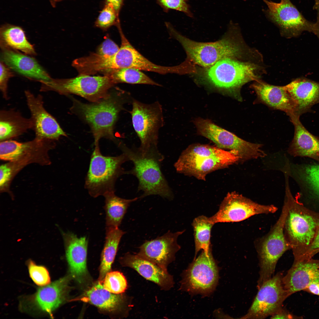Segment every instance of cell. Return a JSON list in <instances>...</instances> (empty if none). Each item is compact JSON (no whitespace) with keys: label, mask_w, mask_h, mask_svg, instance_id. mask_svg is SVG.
<instances>
[{"label":"cell","mask_w":319,"mask_h":319,"mask_svg":"<svg viewBox=\"0 0 319 319\" xmlns=\"http://www.w3.org/2000/svg\"><path fill=\"white\" fill-rule=\"evenodd\" d=\"M133 165L127 174L132 175L138 181V189L141 191V198L158 195L170 200L173 194L161 170L164 156L158 148L144 150L139 147L129 148L121 142L118 146Z\"/></svg>","instance_id":"6da1fadb"},{"label":"cell","mask_w":319,"mask_h":319,"mask_svg":"<svg viewBox=\"0 0 319 319\" xmlns=\"http://www.w3.org/2000/svg\"><path fill=\"white\" fill-rule=\"evenodd\" d=\"M133 98L127 92L117 89L107 97L92 104L82 103L74 100L72 109L82 117L90 126L95 139V145L99 144L100 139H109L117 145L114 129L120 112L125 104H131Z\"/></svg>","instance_id":"7a4b0ae2"},{"label":"cell","mask_w":319,"mask_h":319,"mask_svg":"<svg viewBox=\"0 0 319 319\" xmlns=\"http://www.w3.org/2000/svg\"><path fill=\"white\" fill-rule=\"evenodd\" d=\"M286 179L284 200L288 209L284 233L295 257L306 249L313 241L319 229V213L309 209L293 197L287 178Z\"/></svg>","instance_id":"3957f363"},{"label":"cell","mask_w":319,"mask_h":319,"mask_svg":"<svg viewBox=\"0 0 319 319\" xmlns=\"http://www.w3.org/2000/svg\"><path fill=\"white\" fill-rule=\"evenodd\" d=\"M238 161V157L232 151L208 145L194 144L183 151L174 167L179 173L205 180L209 173Z\"/></svg>","instance_id":"277c9868"},{"label":"cell","mask_w":319,"mask_h":319,"mask_svg":"<svg viewBox=\"0 0 319 319\" xmlns=\"http://www.w3.org/2000/svg\"><path fill=\"white\" fill-rule=\"evenodd\" d=\"M239 57H227L207 68L205 76L213 85L232 94L239 100L242 87L249 82L258 80L257 64L250 61L241 60Z\"/></svg>","instance_id":"5b68a950"},{"label":"cell","mask_w":319,"mask_h":319,"mask_svg":"<svg viewBox=\"0 0 319 319\" xmlns=\"http://www.w3.org/2000/svg\"><path fill=\"white\" fill-rule=\"evenodd\" d=\"M128 161L123 153L115 157L103 155L99 145L95 146L85 182V187L90 195L96 198L115 193L117 180L121 175L127 174L122 165Z\"/></svg>","instance_id":"8992f818"},{"label":"cell","mask_w":319,"mask_h":319,"mask_svg":"<svg viewBox=\"0 0 319 319\" xmlns=\"http://www.w3.org/2000/svg\"><path fill=\"white\" fill-rule=\"evenodd\" d=\"M288 209L287 203L284 201L278 219L267 234L255 241L260 268L258 288L273 276L279 260L285 252L291 249L284 230Z\"/></svg>","instance_id":"52a82bcc"},{"label":"cell","mask_w":319,"mask_h":319,"mask_svg":"<svg viewBox=\"0 0 319 319\" xmlns=\"http://www.w3.org/2000/svg\"><path fill=\"white\" fill-rule=\"evenodd\" d=\"M167 28L182 45L189 58L203 67L207 68L223 58L239 57L243 54L240 45L229 36L215 42H199L182 35L171 25Z\"/></svg>","instance_id":"ba28073f"},{"label":"cell","mask_w":319,"mask_h":319,"mask_svg":"<svg viewBox=\"0 0 319 319\" xmlns=\"http://www.w3.org/2000/svg\"><path fill=\"white\" fill-rule=\"evenodd\" d=\"M40 91H53L61 95L73 94L94 102L108 97L109 90L115 84L110 75L92 76L80 74L73 78L40 81Z\"/></svg>","instance_id":"9c48e42d"},{"label":"cell","mask_w":319,"mask_h":319,"mask_svg":"<svg viewBox=\"0 0 319 319\" xmlns=\"http://www.w3.org/2000/svg\"><path fill=\"white\" fill-rule=\"evenodd\" d=\"M219 268L211 248L202 250L183 272L180 288L191 294L210 295L215 290L219 279Z\"/></svg>","instance_id":"30bf717a"},{"label":"cell","mask_w":319,"mask_h":319,"mask_svg":"<svg viewBox=\"0 0 319 319\" xmlns=\"http://www.w3.org/2000/svg\"><path fill=\"white\" fill-rule=\"evenodd\" d=\"M130 113L134 129L140 141L139 148L147 150L157 147L159 132L164 119L162 106L158 101L151 104L134 98Z\"/></svg>","instance_id":"8fae6325"},{"label":"cell","mask_w":319,"mask_h":319,"mask_svg":"<svg viewBox=\"0 0 319 319\" xmlns=\"http://www.w3.org/2000/svg\"><path fill=\"white\" fill-rule=\"evenodd\" d=\"M194 123L199 135L212 141L218 147L232 152L238 157L239 162L265 156L262 144L245 141L209 120L198 118Z\"/></svg>","instance_id":"7c38bea8"},{"label":"cell","mask_w":319,"mask_h":319,"mask_svg":"<svg viewBox=\"0 0 319 319\" xmlns=\"http://www.w3.org/2000/svg\"><path fill=\"white\" fill-rule=\"evenodd\" d=\"M283 276L278 272L264 282L258 288L247 313L240 318H265L282 307L284 301L289 297L283 284Z\"/></svg>","instance_id":"4fadbf2b"},{"label":"cell","mask_w":319,"mask_h":319,"mask_svg":"<svg viewBox=\"0 0 319 319\" xmlns=\"http://www.w3.org/2000/svg\"><path fill=\"white\" fill-rule=\"evenodd\" d=\"M278 208L273 205L256 203L235 192L229 193L220 204L218 211L209 217L214 224L219 222H237L259 214H273Z\"/></svg>","instance_id":"5bb4252c"},{"label":"cell","mask_w":319,"mask_h":319,"mask_svg":"<svg viewBox=\"0 0 319 319\" xmlns=\"http://www.w3.org/2000/svg\"><path fill=\"white\" fill-rule=\"evenodd\" d=\"M263 1L268 7L265 12L267 17L288 36H297L305 31L313 32L315 23L307 19L290 0L279 3Z\"/></svg>","instance_id":"9a60e30c"},{"label":"cell","mask_w":319,"mask_h":319,"mask_svg":"<svg viewBox=\"0 0 319 319\" xmlns=\"http://www.w3.org/2000/svg\"><path fill=\"white\" fill-rule=\"evenodd\" d=\"M25 93L35 137L54 141L61 136H66L56 119L45 108L42 96H35L29 90Z\"/></svg>","instance_id":"2e32d148"},{"label":"cell","mask_w":319,"mask_h":319,"mask_svg":"<svg viewBox=\"0 0 319 319\" xmlns=\"http://www.w3.org/2000/svg\"><path fill=\"white\" fill-rule=\"evenodd\" d=\"M184 231L168 232L161 236L147 241L140 246L137 254L167 270L168 266L175 260L176 253L180 248L177 239Z\"/></svg>","instance_id":"e0dca14e"},{"label":"cell","mask_w":319,"mask_h":319,"mask_svg":"<svg viewBox=\"0 0 319 319\" xmlns=\"http://www.w3.org/2000/svg\"><path fill=\"white\" fill-rule=\"evenodd\" d=\"M63 236L71 276L78 283L83 284L88 276L87 267L88 240L86 237H79L70 232H63Z\"/></svg>","instance_id":"ac0fdd59"},{"label":"cell","mask_w":319,"mask_h":319,"mask_svg":"<svg viewBox=\"0 0 319 319\" xmlns=\"http://www.w3.org/2000/svg\"><path fill=\"white\" fill-rule=\"evenodd\" d=\"M282 281L288 296L319 281V260L294 262Z\"/></svg>","instance_id":"d6986e66"},{"label":"cell","mask_w":319,"mask_h":319,"mask_svg":"<svg viewBox=\"0 0 319 319\" xmlns=\"http://www.w3.org/2000/svg\"><path fill=\"white\" fill-rule=\"evenodd\" d=\"M258 100L274 109L285 112L292 119L297 115L296 105L283 86L271 85L258 80L251 86Z\"/></svg>","instance_id":"ffe728a7"},{"label":"cell","mask_w":319,"mask_h":319,"mask_svg":"<svg viewBox=\"0 0 319 319\" xmlns=\"http://www.w3.org/2000/svg\"><path fill=\"white\" fill-rule=\"evenodd\" d=\"M118 30L121 44L119 50L120 56V69L131 68L162 74L180 73L182 66L179 65L166 66L157 65L152 63L140 53L130 44L123 33L121 28Z\"/></svg>","instance_id":"44dd1931"},{"label":"cell","mask_w":319,"mask_h":319,"mask_svg":"<svg viewBox=\"0 0 319 319\" xmlns=\"http://www.w3.org/2000/svg\"><path fill=\"white\" fill-rule=\"evenodd\" d=\"M120 261L123 266L134 269L144 278L157 284L163 290H168L173 285V277L167 270L137 254L127 253L120 258Z\"/></svg>","instance_id":"7402d4cb"},{"label":"cell","mask_w":319,"mask_h":319,"mask_svg":"<svg viewBox=\"0 0 319 319\" xmlns=\"http://www.w3.org/2000/svg\"><path fill=\"white\" fill-rule=\"evenodd\" d=\"M2 50L1 60L11 70L39 82L52 79L33 58L12 49H2Z\"/></svg>","instance_id":"603a6c76"},{"label":"cell","mask_w":319,"mask_h":319,"mask_svg":"<svg viewBox=\"0 0 319 319\" xmlns=\"http://www.w3.org/2000/svg\"><path fill=\"white\" fill-rule=\"evenodd\" d=\"M283 87L294 100L299 117L319 103V82L301 77Z\"/></svg>","instance_id":"cb8c5ba5"},{"label":"cell","mask_w":319,"mask_h":319,"mask_svg":"<svg viewBox=\"0 0 319 319\" xmlns=\"http://www.w3.org/2000/svg\"><path fill=\"white\" fill-rule=\"evenodd\" d=\"M69 281L68 278L65 277L39 289L33 297L34 305L52 316V312L66 299Z\"/></svg>","instance_id":"d4e9b609"},{"label":"cell","mask_w":319,"mask_h":319,"mask_svg":"<svg viewBox=\"0 0 319 319\" xmlns=\"http://www.w3.org/2000/svg\"><path fill=\"white\" fill-rule=\"evenodd\" d=\"M299 118L290 120L294 126V134L288 152L294 156L306 157L319 161V138L305 128Z\"/></svg>","instance_id":"484cf974"},{"label":"cell","mask_w":319,"mask_h":319,"mask_svg":"<svg viewBox=\"0 0 319 319\" xmlns=\"http://www.w3.org/2000/svg\"><path fill=\"white\" fill-rule=\"evenodd\" d=\"M77 300L89 303L106 311H112L120 309L124 300L120 294L111 293L99 281Z\"/></svg>","instance_id":"4316f807"},{"label":"cell","mask_w":319,"mask_h":319,"mask_svg":"<svg viewBox=\"0 0 319 319\" xmlns=\"http://www.w3.org/2000/svg\"><path fill=\"white\" fill-rule=\"evenodd\" d=\"M32 127L31 118L24 117L19 112L12 110L0 111V141L17 137Z\"/></svg>","instance_id":"83f0119b"},{"label":"cell","mask_w":319,"mask_h":319,"mask_svg":"<svg viewBox=\"0 0 319 319\" xmlns=\"http://www.w3.org/2000/svg\"><path fill=\"white\" fill-rule=\"evenodd\" d=\"M0 42L1 49L19 50L31 55L36 54L33 45L27 39L24 30L19 26L9 24L1 26Z\"/></svg>","instance_id":"f1b7e54d"},{"label":"cell","mask_w":319,"mask_h":319,"mask_svg":"<svg viewBox=\"0 0 319 319\" xmlns=\"http://www.w3.org/2000/svg\"><path fill=\"white\" fill-rule=\"evenodd\" d=\"M0 142V159L13 162L40 149L45 145L46 141L35 137L32 141L24 142L11 140Z\"/></svg>","instance_id":"f546056e"},{"label":"cell","mask_w":319,"mask_h":319,"mask_svg":"<svg viewBox=\"0 0 319 319\" xmlns=\"http://www.w3.org/2000/svg\"><path fill=\"white\" fill-rule=\"evenodd\" d=\"M105 241L101 256L99 281L103 282L110 272L122 236L125 232L118 227H106Z\"/></svg>","instance_id":"4dcf8cb0"},{"label":"cell","mask_w":319,"mask_h":319,"mask_svg":"<svg viewBox=\"0 0 319 319\" xmlns=\"http://www.w3.org/2000/svg\"><path fill=\"white\" fill-rule=\"evenodd\" d=\"M104 196L106 227H118L130 204L139 198H123L116 196L114 193H108Z\"/></svg>","instance_id":"1f68e13d"},{"label":"cell","mask_w":319,"mask_h":319,"mask_svg":"<svg viewBox=\"0 0 319 319\" xmlns=\"http://www.w3.org/2000/svg\"><path fill=\"white\" fill-rule=\"evenodd\" d=\"M214 224L209 221L208 217L203 215L199 216L193 220L192 225L195 246L194 258L201 250L207 251L211 248V233Z\"/></svg>","instance_id":"d6a6232c"},{"label":"cell","mask_w":319,"mask_h":319,"mask_svg":"<svg viewBox=\"0 0 319 319\" xmlns=\"http://www.w3.org/2000/svg\"><path fill=\"white\" fill-rule=\"evenodd\" d=\"M109 74L115 84L125 83L161 86L140 70L134 68H124L115 70L111 71Z\"/></svg>","instance_id":"836d02e7"},{"label":"cell","mask_w":319,"mask_h":319,"mask_svg":"<svg viewBox=\"0 0 319 319\" xmlns=\"http://www.w3.org/2000/svg\"><path fill=\"white\" fill-rule=\"evenodd\" d=\"M104 288L110 292L116 294L124 292L127 287L126 280L123 274L118 271L109 272L103 281Z\"/></svg>","instance_id":"e575fe53"},{"label":"cell","mask_w":319,"mask_h":319,"mask_svg":"<svg viewBox=\"0 0 319 319\" xmlns=\"http://www.w3.org/2000/svg\"><path fill=\"white\" fill-rule=\"evenodd\" d=\"M119 17L111 6L104 4L96 19L95 25L106 30L112 26L120 23Z\"/></svg>","instance_id":"d590c367"},{"label":"cell","mask_w":319,"mask_h":319,"mask_svg":"<svg viewBox=\"0 0 319 319\" xmlns=\"http://www.w3.org/2000/svg\"><path fill=\"white\" fill-rule=\"evenodd\" d=\"M301 175L310 189L319 198V164L305 166Z\"/></svg>","instance_id":"8d00e7d4"},{"label":"cell","mask_w":319,"mask_h":319,"mask_svg":"<svg viewBox=\"0 0 319 319\" xmlns=\"http://www.w3.org/2000/svg\"><path fill=\"white\" fill-rule=\"evenodd\" d=\"M28 268L30 276L36 284L44 286L50 282V278L46 268L42 266L36 265L32 261L28 263Z\"/></svg>","instance_id":"74e56055"},{"label":"cell","mask_w":319,"mask_h":319,"mask_svg":"<svg viewBox=\"0 0 319 319\" xmlns=\"http://www.w3.org/2000/svg\"><path fill=\"white\" fill-rule=\"evenodd\" d=\"M157 3L166 12L170 9L182 12L188 16L192 17L187 0H156Z\"/></svg>","instance_id":"f35d334b"},{"label":"cell","mask_w":319,"mask_h":319,"mask_svg":"<svg viewBox=\"0 0 319 319\" xmlns=\"http://www.w3.org/2000/svg\"><path fill=\"white\" fill-rule=\"evenodd\" d=\"M319 252V229L311 243L304 251L294 257V261H301L312 258Z\"/></svg>","instance_id":"ab89813d"},{"label":"cell","mask_w":319,"mask_h":319,"mask_svg":"<svg viewBox=\"0 0 319 319\" xmlns=\"http://www.w3.org/2000/svg\"><path fill=\"white\" fill-rule=\"evenodd\" d=\"M0 89L3 97L7 99L8 82L9 79L14 75L11 69L1 60L0 61Z\"/></svg>","instance_id":"60d3db41"},{"label":"cell","mask_w":319,"mask_h":319,"mask_svg":"<svg viewBox=\"0 0 319 319\" xmlns=\"http://www.w3.org/2000/svg\"><path fill=\"white\" fill-rule=\"evenodd\" d=\"M13 177L8 163L0 167V189L1 192L9 191L10 183Z\"/></svg>","instance_id":"b9f144b4"},{"label":"cell","mask_w":319,"mask_h":319,"mask_svg":"<svg viewBox=\"0 0 319 319\" xmlns=\"http://www.w3.org/2000/svg\"><path fill=\"white\" fill-rule=\"evenodd\" d=\"M119 49L120 48L114 42L107 38L100 45L96 53L102 56H110L115 54Z\"/></svg>","instance_id":"7bdbcfd3"},{"label":"cell","mask_w":319,"mask_h":319,"mask_svg":"<svg viewBox=\"0 0 319 319\" xmlns=\"http://www.w3.org/2000/svg\"><path fill=\"white\" fill-rule=\"evenodd\" d=\"M272 319H295L300 317L296 316L284 308L283 307L271 316Z\"/></svg>","instance_id":"ee69618b"},{"label":"cell","mask_w":319,"mask_h":319,"mask_svg":"<svg viewBox=\"0 0 319 319\" xmlns=\"http://www.w3.org/2000/svg\"><path fill=\"white\" fill-rule=\"evenodd\" d=\"M125 0H104L105 4L111 6L115 10L118 15L119 14L123 6Z\"/></svg>","instance_id":"f6af8a7d"},{"label":"cell","mask_w":319,"mask_h":319,"mask_svg":"<svg viewBox=\"0 0 319 319\" xmlns=\"http://www.w3.org/2000/svg\"><path fill=\"white\" fill-rule=\"evenodd\" d=\"M304 291L319 296V281L314 282L310 284Z\"/></svg>","instance_id":"bcb514c9"},{"label":"cell","mask_w":319,"mask_h":319,"mask_svg":"<svg viewBox=\"0 0 319 319\" xmlns=\"http://www.w3.org/2000/svg\"><path fill=\"white\" fill-rule=\"evenodd\" d=\"M313 8L317 12V21L315 23L319 26V0H315Z\"/></svg>","instance_id":"7dc6e473"},{"label":"cell","mask_w":319,"mask_h":319,"mask_svg":"<svg viewBox=\"0 0 319 319\" xmlns=\"http://www.w3.org/2000/svg\"><path fill=\"white\" fill-rule=\"evenodd\" d=\"M314 25V28L313 33L317 36L319 39V26L316 25L315 23Z\"/></svg>","instance_id":"c3c4849f"},{"label":"cell","mask_w":319,"mask_h":319,"mask_svg":"<svg viewBox=\"0 0 319 319\" xmlns=\"http://www.w3.org/2000/svg\"><path fill=\"white\" fill-rule=\"evenodd\" d=\"M62 0H50V1L51 2L54 3L60 1Z\"/></svg>","instance_id":"681fc988"}]
</instances>
